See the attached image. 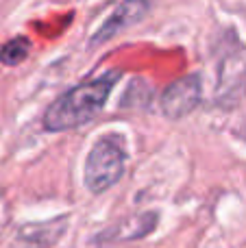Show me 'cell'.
I'll list each match as a JSON object with an SVG mask.
<instances>
[{"mask_svg":"<svg viewBox=\"0 0 246 248\" xmlns=\"http://www.w3.org/2000/svg\"><path fill=\"white\" fill-rule=\"evenodd\" d=\"M148 9H151V4H146V2H122V4H118V7L113 9L111 16L107 17V22L94 33V37H92L90 44L92 46H98V44L116 37L122 29H126V26H131V24L142 20L144 13H146Z\"/></svg>","mask_w":246,"mask_h":248,"instance_id":"277c9868","label":"cell"},{"mask_svg":"<svg viewBox=\"0 0 246 248\" xmlns=\"http://www.w3.org/2000/svg\"><path fill=\"white\" fill-rule=\"evenodd\" d=\"M203 85L199 74H187L179 81L170 83L161 94V111L170 120H181L192 113L200 103Z\"/></svg>","mask_w":246,"mask_h":248,"instance_id":"3957f363","label":"cell"},{"mask_svg":"<svg viewBox=\"0 0 246 248\" xmlns=\"http://www.w3.org/2000/svg\"><path fill=\"white\" fill-rule=\"evenodd\" d=\"M118 78H120V72L113 70L98 78L81 83L61 94L57 100H52V105L44 113L46 131H68V128H77L96 118L105 109V103Z\"/></svg>","mask_w":246,"mask_h":248,"instance_id":"6da1fadb","label":"cell"},{"mask_svg":"<svg viewBox=\"0 0 246 248\" xmlns=\"http://www.w3.org/2000/svg\"><path fill=\"white\" fill-rule=\"evenodd\" d=\"M124 174V150L111 137H103L92 146L85 161V185L90 192L103 194Z\"/></svg>","mask_w":246,"mask_h":248,"instance_id":"7a4b0ae2","label":"cell"},{"mask_svg":"<svg viewBox=\"0 0 246 248\" xmlns=\"http://www.w3.org/2000/svg\"><path fill=\"white\" fill-rule=\"evenodd\" d=\"M31 42L26 37H13L0 48V61L4 65H17L29 57Z\"/></svg>","mask_w":246,"mask_h":248,"instance_id":"5b68a950","label":"cell"}]
</instances>
